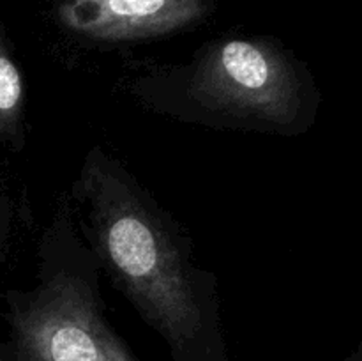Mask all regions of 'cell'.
<instances>
[{"mask_svg":"<svg viewBox=\"0 0 362 361\" xmlns=\"http://www.w3.org/2000/svg\"><path fill=\"white\" fill-rule=\"evenodd\" d=\"M0 222H2V209H0Z\"/></svg>","mask_w":362,"mask_h":361,"instance_id":"7","label":"cell"},{"mask_svg":"<svg viewBox=\"0 0 362 361\" xmlns=\"http://www.w3.org/2000/svg\"><path fill=\"white\" fill-rule=\"evenodd\" d=\"M67 197L101 273L173 361H232L214 273L194 262L189 236L119 158L92 145Z\"/></svg>","mask_w":362,"mask_h":361,"instance_id":"1","label":"cell"},{"mask_svg":"<svg viewBox=\"0 0 362 361\" xmlns=\"http://www.w3.org/2000/svg\"><path fill=\"white\" fill-rule=\"evenodd\" d=\"M0 140L14 147L25 144V84L0 27Z\"/></svg>","mask_w":362,"mask_h":361,"instance_id":"5","label":"cell"},{"mask_svg":"<svg viewBox=\"0 0 362 361\" xmlns=\"http://www.w3.org/2000/svg\"><path fill=\"white\" fill-rule=\"evenodd\" d=\"M0 361H20V360H18V357L11 353L9 347L0 343Z\"/></svg>","mask_w":362,"mask_h":361,"instance_id":"6","label":"cell"},{"mask_svg":"<svg viewBox=\"0 0 362 361\" xmlns=\"http://www.w3.org/2000/svg\"><path fill=\"white\" fill-rule=\"evenodd\" d=\"M214 9V0H55L53 18L81 45L120 46L189 30Z\"/></svg>","mask_w":362,"mask_h":361,"instance_id":"4","label":"cell"},{"mask_svg":"<svg viewBox=\"0 0 362 361\" xmlns=\"http://www.w3.org/2000/svg\"><path fill=\"white\" fill-rule=\"evenodd\" d=\"M140 106L212 130L293 137L310 124L306 67L271 35H225L189 60L148 66L127 87Z\"/></svg>","mask_w":362,"mask_h":361,"instance_id":"2","label":"cell"},{"mask_svg":"<svg viewBox=\"0 0 362 361\" xmlns=\"http://www.w3.org/2000/svg\"><path fill=\"white\" fill-rule=\"evenodd\" d=\"M7 324L20 361H140L106 321L101 268L67 195L39 241L34 287L7 296Z\"/></svg>","mask_w":362,"mask_h":361,"instance_id":"3","label":"cell"}]
</instances>
